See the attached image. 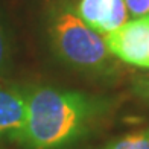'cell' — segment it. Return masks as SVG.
<instances>
[{"instance_id": "cell-4", "label": "cell", "mask_w": 149, "mask_h": 149, "mask_svg": "<svg viewBox=\"0 0 149 149\" xmlns=\"http://www.w3.org/2000/svg\"><path fill=\"white\" fill-rule=\"evenodd\" d=\"M28 116V90L0 81V143H18Z\"/></svg>"}, {"instance_id": "cell-6", "label": "cell", "mask_w": 149, "mask_h": 149, "mask_svg": "<svg viewBox=\"0 0 149 149\" xmlns=\"http://www.w3.org/2000/svg\"><path fill=\"white\" fill-rule=\"evenodd\" d=\"M100 149H149V126L120 135Z\"/></svg>"}, {"instance_id": "cell-1", "label": "cell", "mask_w": 149, "mask_h": 149, "mask_svg": "<svg viewBox=\"0 0 149 149\" xmlns=\"http://www.w3.org/2000/svg\"><path fill=\"white\" fill-rule=\"evenodd\" d=\"M113 102L78 90L33 87L18 143L24 149H69L90 135Z\"/></svg>"}, {"instance_id": "cell-3", "label": "cell", "mask_w": 149, "mask_h": 149, "mask_svg": "<svg viewBox=\"0 0 149 149\" xmlns=\"http://www.w3.org/2000/svg\"><path fill=\"white\" fill-rule=\"evenodd\" d=\"M111 55L141 69H149V15L126 22L117 31L105 35Z\"/></svg>"}, {"instance_id": "cell-9", "label": "cell", "mask_w": 149, "mask_h": 149, "mask_svg": "<svg viewBox=\"0 0 149 149\" xmlns=\"http://www.w3.org/2000/svg\"><path fill=\"white\" fill-rule=\"evenodd\" d=\"M148 93H149V87H148Z\"/></svg>"}, {"instance_id": "cell-2", "label": "cell", "mask_w": 149, "mask_h": 149, "mask_svg": "<svg viewBox=\"0 0 149 149\" xmlns=\"http://www.w3.org/2000/svg\"><path fill=\"white\" fill-rule=\"evenodd\" d=\"M52 49L69 67L90 74H104L113 69L111 52L105 38L72 12H63L50 26Z\"/></svg>"}, {"instance_id": "cell-5", "label": "cell", "mask_w": 149, "mask_h": 149, "mask_svg": "<svg viewBox=\"0 0 149 149\" xmlns=\"http://www.w3.org/2000/svg\"><path fill=\"white\" fill-rule=\"evenodd\" d=\"M111 8V0H81L78 14L82 22L93 31L100 32Z\"/></svg>"}, {"instance_id": "cell-8", "label": "cell", "mask_w": 149, "mask_h": 149, "mask_svg": "<svg viewBox=\"0 0 149 149\" xmlns=\"http://www.w3.org/2000/svg\"><path fill=\"white\" fill-rule=\"evenodd\" d=\"M125 3L134 18L149 15V0H125Z\"/></svg>"}, {"instance_id": "cell-7", "label": "cell", "mask_w": 149, "mask_h": 149, "mask_svg": "<svg viewBox=\"0 0 149 149\" xmlns=\"http://www.w3.org/2000/svg\"><path fill=\"white\" fill-rule=\"evenodd\" d=\"M9 61V43L6 38V32L0 23V74H3Z\"/></svg>"}]
</instances>
